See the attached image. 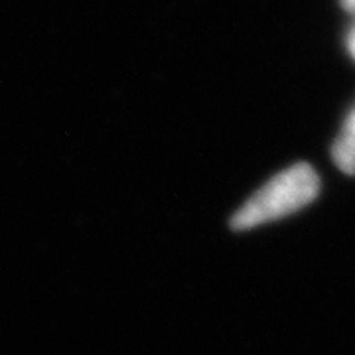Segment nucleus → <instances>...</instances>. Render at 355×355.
Returning <instances> with one entry per match:
<instances>
[{
	"label": "nucleus",
	"instance_id": "f257e3e1",
	"mask_svg": "<svg viewBox=\"0 0 355 355\" xmlns=\"http://www.w3.org/2000/svg\"><path fill=\"white\" fill-rule=\"evenodd\" d=\"M320 193V178L310 164H294L272 176L231 217L235 231L265 225L300 211Z\"/></svg>",
	"mask_w": 355,
	"mask_h": 355
},
{
	"label": "nucleus",
	"instance_id": "f03ea898",
	"mask_svg": "<svg viewBox=\"0 0 355 355\" xmlns=\"http://www.w3.org/2000/svg\"><path fill=\"white\" fill-rule=\"evenodd\" d=\"M331 156L342 172L355 176V109L349 113L347 121L343 123L342 132L334 142Z\"/></svg>",
	"mask_w": 355,
	"mask_h": 355
},
{
	"label": "nucleus",
	"instance_id": "7ed1b4c3",
	"mask_svg": "<svg viewBox=\"0 0 355 355\" xmlns=\"http://www.w3.org/2000/svg\"><path fill=\"white\" fill-rule=\"evenodd\" d=\"M347 46H349V53H352V58L355 60V30L352 32V36L347 40Z\"/></svg>",
	"mask_w": 355,
	"mask_h": 355
},
{
	"label": "nucleus",
	"instance_id": "20e7f679",
	"mask_svg": "<svg viewBox=\"0 0 355 355\" xmlns=\"http://www.w3.org/2000/svg\"><path fill=\"white\" fill-rule=\"evenodd\" d=\"M343 4L347 10H355V0H343Z\"/></svg>",
	"mask_w": 355,
	"mask_h": 355
}]
</instances>
